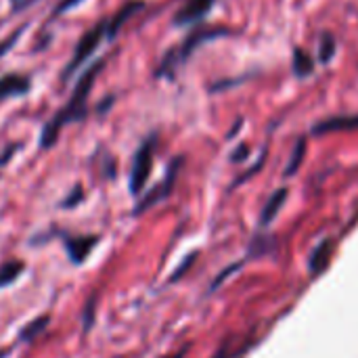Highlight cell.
Here are the masks:
<instances>
[{"instance_id": "22", "label": "cell", "mask_w": 358, "mask_h": 358, "mask_svg": "<svg viewBox=\"0 0 358 358\" xmlns=\"http://www.w3.org/2000/svg\"><path fill=\"white\" fill-rule=\"evenodd\" d=\"M10 2V13H19V10H25V8H29L34 2H38V0H8Z\"/></svg>"}, {"instance_id": "23", "label": "cell", "mask_w": 358, "mask_h": 358, "mask_svg": "<svg viewBox=\"0 0 358 358\" xmlns=\"http://www.w3.org/2000/svg\"><path fill=\"white\" fill-rule=\"evenodd\" d=\"M94 304H96V298L92 296V298L88 300L86 308H84V313H86V319H84V325H86V329H88V327H90V323H92V315H94Z\"/></svg>"}, {"instance_id": "3", "label": "cell", "mask_w": 358, "mask_h": 358, "mask_svg": "<svg viewBox=\"0 0 358 358\" xmlns=\"http://www.w3.org/2000/svg\"><path fill=\"white\" fill-rule=\"evenodd\" d=\"M107 38V19L96 21L88 31H84V36L78 40L69 61L65 63L63 71H61V82L67 84L82 67H86V63L90 61V57L96 52V48H101V44Z\"/></svg>"}, {"instance_id": "8", "label": "cell", "mask_w": 358, "mask_h": 358, "mask_svg": "<svg viewBox=\"0 0 358 358\" xmlns=\"http://www.w3.org/2000/svg\"><path fill=\"white\" fill-rule=\"evenodd\" d=\"M29 90H31V80H29V76L17 73V71H10V73L0 76V101L25 96Z\"/></svg>"}, {"instance_id": "2", "label": "cell", "mask_w": 358, "mask_h": 358, "mask_svg": "<svg viewBox=\"0 0 358 358\" xmlns=\"http://www.w3.org/2000/svg\"><path fill=\"white\" fill-rule=\"evenodd\" d=\"M231 31L224 29V27H195L193 31H189L185 36V40L176 46H172L170 50H166V55L159 59L155 71H153V78H164V80H174L178 69L191 59V55L208 40H214V38H222V36H229Z\"/></svg>"}, {"instance_id": "26", "label": "cell", "mask_w": 358, "mask_h": 358, "mask_svg": "<svg viewBox=\"0 0 358 358\" xmlns=\"http://www.w3.org/2000/svg\"><path fill=\"white\" fill-rule=\"evenodd\" d=\"M8 357V350H0V358Z\"/></svg>"}, {"instance_id": "1", "label": "cell", "mask_w": 358, "mask_h": 358, "mask_svg": "<svg viewBox=\"0 0 358 358\" xmlns=\"http://www.w3.org/2000/svg\"><path fill=\"white\" fill-rule=\"evenodd\" d=\"M105 69V59H96L92 61L90 65L84 67V71L80 73L73 90H71V96L67 99V103L44 124L42 132H40V149H50L57 145L59 141V134L65 126L69 124H76V122H82L88 113V99H90V92L94 88V82L99 78V73Z\"/></svg>"}, {"instance_id": "21", "label": "cell", "mask_w": 358, "mask_h": 358, "mask_svg": "<svg viewBox=\"0 0 358 358\" xmlns=\"http://www.w3.org/2000/svg\"><path fill=\"white\" fill-rule=\"evenodd\" d=\"M302 155H304V143H298V149H296V159H292V164H289V168H287V174H294V172L298 170Z\"/></svg>"}, {"instance_id": "16", "label": "cell", "mask_w": 358, "mask_h": 358, "mask_svg": "<svg viewBox=\"0 0 358 358\" xmlns=\"http://www.w3.org/2000/svg\"><path fill=\"white\" fill-rule=\"evenodd\" d=\"M313 69H315V65H313L310 55H306L302 48H296V52H294V71L300 78H304V76L313 73Z\"/></svg>"}, {"instance_id": "4", "label": "cell", "mask_w": 358, "mask_h": 358, "mask_svg": "<svg viewBox=\"0 0 358 358\" xmlns=\"http://www.w3.org/2000/svg\"><path fill=\"white\" fill-rule=\"evenodd\" d=\"M155 149H157V134H149L136 149L134 157H132V168H130V180H128V189L130 193L136 197L145 191L147 180L151 176L153 170V157H155Z\"/></svg>"}, {"instance_id": "14", "label": "cell", "mask_w": 358, "mask_h": 358, "mask_svg": "<svg viewBox=\"0 0 358 358\" xmlns=\"http://www.w3.org/2000/svg\"><path fill=\"white\" fill-rule=\"evenodd\" d=\"M285 199H287V191H285V189H279L277 193H273V197L268 199V203H266V208H264V212H262V224H268V222L275 220V216H277L279 210L283 208Z\"/></svg>"}, {"instance_id": "7", "label": "cell", "mask_w": 358, "mask_h": 358, "mask_svg": "<svg viewBox=\"0 0 358 358\" xmlns=\"http://www.w3.org/2000/svg\"><path fill=\"white\" fill-rule=\"evenodd\" d=\"M216 0H185L182 6L174 13V19L172 23L178 25V27H185V25H195L199 23L214 6Z\"/></svg>"}, {"instance_id": "12", "label": "cell", "mask_w": 358, "mask_h": 358, "mask_svg": "<svg viewBox=\"0 0 358 358\" xmlns=\"http://www.w3.org/2000/svg\"><path fill=\"white\" fill-rule=\"evenodd\" d=\"M48 323H50V317H48V315H42V317L29 321V323L19 331V342H25V344H27V342H34L40 334L46 331Z\"/></svg>"}, {"instance_id": "11", "label": "cell", "mask_w": 358, "mask_h": 358, "mask_svg": "<svg viewBox=\"0 0 358 358\" xmlns=\"http://www.w3.org/2000/svg\"><path fill=\"white\" fill-rule=\"evenodd\" d=\"M23 271H25V264H23L21 260H17V258L6 260V262L0 266V289L13 285V283L23 275Z\"/></svg>"}, {"instance_id": "24", "label": "cell", "mask_w": 358, "mask_h": 358, "mask_svg": "<svg viewBox=\"0 0 358 358\" xmlns=\"http://www.w3.org/2000/svg\"><path fill=\"white\" fill-rule=\"evenodd\" d=\"M19 147H21V145H8V147L4 149V153L0 155V166H4V164L15 155V151H19Z\"/></svg>"}, {"instance_id": "20", "label": "cell", "mask_w": 358, "mask_h": 358, "mask_svg": "<svg viewBox=\"0 0 358 358\" xmlns=\"http://www.w3.org/2000/svg\"><path fill=\"white\" fill-rule=\"evenodd\" d=\"M113 103H115V96H113V94H107V96L96 105V113H99V115H105V113L113 107Z\"/></svg>"}, {"instance_id": "5", "label": "cell", "mask_w": 358, "mask_h": 358, "mask_svg": "<svg viewBox=\"0 0 358 358\" xmlns=\"http://www.w3.org/2000/svg\"><path fill=\"white\" fill-rule=\"evenodd\" d=\"M180 166H182V157H174L172 164L168 166L166 176H164L151 191H147V193L138 199V203H136V208H134V214H136V216L143 214V212H147L149 208H153V206H157L159 201H164V199L170 197V193H172V189H174V182H176V178H178Z\"/></svg>"}, {"instance_id": "10", "label": "cell", "mask_w": 358, "mask_h": 358, "mask_svg": "<svg viewBox=\"0 0 358 358\" xmlns=\"http://www.w3.org/2000/svg\"><path fill=\"white\" fill-rule=\"evenodd\" d=\"M358 115H338L331 120H325L315 126V134H325V132H342V130H357Z\"/></svg>"}, {"instance_id": "13", "label": "cell", "mask_w": 358, "mask_h": 358, "mask_svg": "<svg viewBox=\"0 0 358 358\" xmlns=\"http://www.w3.org/2000/svg\"><path fill=\"white\" fill-rule=\"evenodd\" d=\"M331 241H323L315 252H313V258H310V271L313 275H319L327 264H329V256H331Z\"/></svg>"}, {"instance_id": "17", "label": "cell", "mask_w": 358, "mask_h": 358, "mask_svg": "<svg viewBox=\"0 0 358 358\" xmlns=\"http://www.w3.org/2000/svg\"><path fill=\"white\" fill-rule=\"evenodd\" d=\"M84 0H59L57 4H55V8H52V13H50V17H48V21H55V19H59L61 15H65V13H69L71 8H76V6H80Z\"/></svg>"}, {"instance_id": "6", "label": "cell", "mask_w": 358, "mask_h": 358, "mask_svg": "<svg viewBox=\"0 0 358 358\" xmlns=\"http://www.w3.org/2000/svg\"><path fill=\"white\" fill-rule=\"evenodd\" d=\"M99 243L96 235H63V245L73 264H84Z\"/></svg>"}, {"instance_id": "18", "label": "cell", "mask_w": 358, "mask_h": 358, "mask_svg": "<svg viewBox=\"0 0 358 358\" xmlns=\"http://www.w3.org/2000/svg\"><path fill=\"white\" fill-rule=\"evenodd\" d=\"M334 52H336V40H334L331 34H325V36L321 38V61H323V63L331 61Z\"/></svg>"}, {"instance_id": "19", "label": "cell", "mask_w": 358, "mask_h": 358, "mask_svg": "<svg viewBox=\"0 0 358 358\" xmlns=\"http://www.w3.org/2000/svg\"><path fill=\"white\" fill-rule=\"evenodd\" d=\"M82 199H84V193H82V189H80V187H76V189L71 191V195H69L61 206H63V208H73V206H76V203H80Z\"/></svg>"}, {"instance_id": "15", "label": "cell", "mask_w": 358, "mask_h": 358, "mask_svg": "<svg viewBox=\"0 0 358 358\" xmlns=\"http://www.w3.org/2000/svg\"><path fill=\"white\" fill-rule=\"evenodd\" d=\"M25 29H27V23H23V25H19L17 29H13L8 36H4L2 40H0V59H4L15 46H17V42L23 38V34H25Z\"/></svg>"}, {"instance_id": "9", "label": "cell", "mask_w": 358, "mask_h": 358, "mask_svg": "<svg viewBox=\"0 0 358 358\" xmlns=\"http://www.w3.org/2000/svg\"><path fill=\"white\" fill-rule=\"evenodd\" d=\"M143 6H145V2L143 0H128L126 4H122V8L111 17V19H107V42H111V40H115V36L120 34V29L138 13V10H143Z\"/></svg>"}, {"instance_id": "25", "label": "cell", "mask_w": 358, "mask_h": 358, "mask_svg": "<svg viewBox=\"0 0 358 358\" xmlns=\"http://www.w3.org/2000/svg\"><path fill=\"white\" fill-rule=\"evenodd\" d=\"M185 357V350H180L178 355H172V357H164V358H182Z\"/></svg>"}]
</instances>
